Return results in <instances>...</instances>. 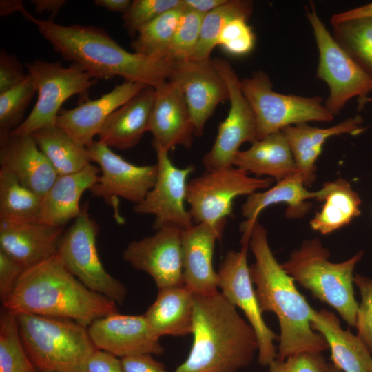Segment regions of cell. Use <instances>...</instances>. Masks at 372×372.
I'll list each match as a JSON object with an SVG mask.
<instances>
[{"label":"cell","instance_id":"obj_1","mask_svg":"<svg viewBox=\"0 0 372 372\" xmlns=\"http://www.w3.org/2000/svg\"><path fill=\"white\" fill-rule=\"evenodd\" d=\"M240 230L248 234L255 258L249 271L260 310L274 313L279 322L276 359L284 360L301 353H322L329 349L323 337L311 327L314 309L273 256L265 227L258 219L246 220L241 223Z\"/></svg>","mask_w":372,"mask_h":372},{"label":"cell","instance_id":"obj_2","mask_svg":"<svg viewBox=\"0 0 372 372\" xmlns=\"http://www.w3.org/2000/svg\"><path fill=\"white\" fill-rule=\"evenodd\" d=\"M22 15L37 25L64 59L81 65L96 80L121 76L126 81L156 88L171 77L174 61L130 52L101 28L62 25L52 19H37L26 10Z\"/></svg>","mask_w":372,"mask_h":372},{"label":"cell","instance_id":"obj_3","mask_svg":"<svg viewBox=\"0 0 372 372\" xmlns=\"http://www.w3.org/2000/svg\"><path fill=\"white\" fill-rule=\"evenodd\" d=\"M2 304L15 314L69 319L86 327L99 318L118 312L114 301L84 285L56 254L25 269Z\"/></svg>","mask_w":372,"mask_h":372},{"label":"cell","instance_id":"obj_4","mask_svg":"<svg viewBox=\"0 0 372 372\" xmlns=\"http://www.w3.org/2000/svg\"><path fill=\"white\" fill-rule=\"evenodd\" d=\"M193 344L174 372H236L258 350L256 335L218 291L194 294Z\"/></svg>","mask_w":372,"mask_h":372},{"label":"cell","instance_id":"obj_5","mask_svg":"<svg viewBox=\"0 0 372 372\" xmlns=\"http://www.w3.org/2000/svg\"><path fill=\"white\" fill-rule=\"evenodd\" d=\"M364 255L357 252L347 260L332 262L329 250L320 240H304L281 267L294 281L323 303L333 308L351 327H355L358 304L354 296L353 271Z\"/></svg>","mask_w":372,"mask_h":372},{"label":"cell","instance_id":"obj_6","mask_svg":"<svg viewBox=\"0 0 372 372\" xmlns=\"http://www.w3.org/2000/svg\"><path fill=\"white\" fill-rule=\"evenodd\" d=\"M16 316L25 351L40 372H85L87 360L97 349L87 327L65 318Z\"/></svg>","mask_w":372,"mask_h":372},{"label":"cell","instance_id":"obj_7","mask_svg":"<svg viewBox=\"0 0 372 372\" xmlns=\"http://www.w3.org/2000/svg\"><path fill=\"white\" fill-rule=\"evenodd\" d=\"M240 87L254 112L258 140L290 125L333 120L322 98L278 93L273 90L268 74L262 70L240 80Z\"/></svg>","mask_w":372,"mask_h":372},{"label":"cell","instance_id":"obj_8","mask_svg":"<svg viewBox=\"0 0 372 372\" xmlns=\"http://www.w3.org/2000/svg\"><path fill=\"white\" fill-rule=\"evenodd\" d=\"M305 14L319 54L316 76L324 81L329 90L324 105L335 116L351 99L357 96L358 108H362L364 100L372 92V80L329 33L313 3L305 8Z\"/></svg>","mask_w":372,"mask_h":372},{"label":"cell","instance_id":"obj_9","mask_svg":"<svg viewBox=\"0 0 372 372\" xmlns=\"http://www.w3.org/2000/svg\"><path fill=\"white\" fill-rule=\"evenodd\" d=\"M271 177H252L234 165L206 171L187 183L186 202L193 222L218 225L231 215L234 200L269 187Z\"/></svg>","mask_w":372,"mask_h":372},{"label":"cell","instance_id":"obj_10","mask_svg":"<svg viewBox=\"0 0 372 372\" xmlns=\"http://www.w3.org/2000/svg\"><path fill=\"white\" fill-rule=\"evenodd\" d=\"M37 92V100L30 114L12 134H32L56 125L62 104L75 94L85 93L97 80L80 65L69 67L61 62L36 60L26 64Z\"/></svg>","mask_w":372,"mask_h":372},{"label":"cell","instance_id":"obj_11","mask_svg":"<svg viewBox=\"0 0 372 372\" xmlns=\"http://www.w3.org/2000/svg\"><path fill=\"white\" fill-rule=\"evenodd\" d=\"M99 225L88 213V205L63 234L56 255L66 269L84 285L121 304L127 295L125 286L111 276L100 260L96 238Z\"/></svg>","mask_w":372,"mask_h":372},{"label":"cell","instance_id":"obj_12","mask_svg":"<svg viewBox=\"0 0 372 372\" xmlns=\"http://www.w3.org/2000/svg\"><path fill=\"white\" fill-rule=\"evenodd\" d=\"M90 161L100 167L99 177L89 189L101 198L114 210L117 223H124L119 211V198L137 205L153 187L157 176V165H136L114 153L111 148L94 141L87 147Z\"/></svg>","mask_w":372,"mask_h":372},{"label":"cell","instance_id":"obj_13","mask_svg":"<svg viewBox=\"0 0 372 372\" xmlns=\"http://www.w3.org/2000/svg\"><path fill=\"white\" fill-rule=\"evenodd\" d=\"M211 61L226 83L230 106L211 148L203 156L202 163L206 171L232 166L240 146L258 140L256 116L241 90L240 79L227 60L216 58Z\"/></svg>","mask_w":372,"mask_h":372},{"label":"cell","instance_id":"obj_14","mask_svg":"<svg viewBox=\"0 0 372 372\" xmlns=\"http://www.w3.org/2000/svg\"><path fill=\"white\" fill-rule=\"evenodd\" d=\"M240 251H228L218 273V287L222 294L236 307L244 312L256 335L258 361L269 366L277 357L273 341L279 338L265 323L251 278L247 264L249 240L241 239Z\"/></svg>","mask_w":372,"mask_h":372},{"label":"cell","instance_id":"obj_15","mask_svg":"<svg viewBox=\"0 0 372 372\" xmlns=\"http://www.w3.org/2000/svg\"><path fill=\"white\" fill-rule=\"evenodd\" d=\"M156 154L158 168L155 183L142 202L134 205V211L155 217L154 229L174 225L186 229L193 225V220L185 206L188 176L195 168L189 165L183 168L176 167L169 152L152 144Z\"/></svg>","mask_w":372,"mask_h":372},{"label":"cell","instance_id":"obj_16","mask_svg":"<svg viewBox=\"0 0 372 372\" xmlns=\"http://www.w3.org/2000/svg\"><path fill=\"white\" fill-rule=\"evenodd\" d=\"M183 231L174 225L163 226L152 236L130 242L123 258L134 269L148 273L158 289L184 285Z\"/></svg>","mask_w":372,"mask_h":372},{"label":"cell","instance_id":"obj_17","mask_svg":"<svg viewBox=\"0 0 372 372\" xmlns=\"http://www.w3.org/2000/svg\"><path fill=\"white\" fill-rule=\"evenodd\" d=\"M169 80L182 89L194 127L201 136L206 122L216 107L229 100L226 83L212 63L191 60L174 62Z\"/></svg>","mask_w":372,"mask_h":372},{"label":"cell","instance_id":"obj_18","mask_svg":"<svg viewBox=\"0 0 372 372\" xmlns=\"http://www.w3.org/2000/svg\"><path fill=\"white\" fill-rule=\"evenodd\" d=\"M87 331L97 349L120 358L140 354L160 355L164 351L160 338L153 332L144 314L112 313L93 321Z\"/></svg>","mask_w":372,"mask_h":372},{"label":"cell","instance_id":"obj_19","mask_svg":"<svg viewBox=\"0 0 372 372\" xmlns=\"http://www.w3.org/2000/svg\"><path fill=\"white\" fill-rule=\"evenodd\" d=\"M156 90L149 132L152 144L169 152L176 146L190 147L194 127L184 93L175 82L168 80Z\"/></svg>","mask_w":372,"mask_h":372},{"label":"cell","instance_id":"obj_20","mask_svg":"<svg viewBox=\"0 0 372 372\" xmlns=\"http://www.w3.org/2000/svg\"><path fill=\"white\" fill-rule=\"evenodd\" d=\"M146 85L124 81L101 97L59 112L56 125L86 147L99 134L107 118Z\"/></svg>","mask_w":372,"mask_h":372},{"label":"cell","instance_id":"obj_21","mask_svg":"<svg viewBox=\"0 0 372 372\" xmlns=\"http://www.w3.org/2000/svg\"><path fill=\"white\" fill-rule=\"evenodd\" d=\"M225 225L196 223L183 231V281L194 294H209L218 291V273L213 266L214 251Z\"/></svg>","mask_w":372,"mask_h":372},{"label":"cell","instance_id":"obj_22","mask_svg":"<svg viewBox=\"0 0 372 372\" xmlns=\"http://www.w3.org/2000/svg\"><path fill=\"white\" fill-rule=\"evenodd\" d=\"M0 165L41 198L59 176L32 134H10L0 139Z\"/></svg>","mask_w":372,"mask_h":372},{"label":"cell","instance_id":"obj_23","mask_svg":"<svg viewBox=\"0 0 372 372\" xmlns=\"http://www.w3.org/2000/svg\"><path fill=\"white\" fill-rule=\"evenodd\" d=\"M63 234V227L40 222L0 221V250L27 269L56 255Z\"/></svg>","mask_w":372,"mask_h":372},{"label":"cell","instance_id":"obj_24","mask_svg":"<svg viewBox=\"0 0 372 372\" xmlns=\"http://www.w3.org/2000/svg\"><path fill=\"white\" fill-rule=\"evenodd\" d=\"M155 98V88H143L107 118L98 134V141L121 150L136 146L149 131Z\"/></svg>","mask_w":372,"mask_h":372},{"label":"cell","instance_id":"obj_25","mask_svg":"<svg viewBox=\"0 0 372 372\" xmlns=\"http://www.w3.org/2000/svg\"><path fill=\"white\" fill-rule=\"evenodd\" d=\"M362 123V117L356 115L327 128L312 127L303 123L286 127L282 130L306 186L316 180V162L325 141L329 137L342 134L358 135L366 129L361 127Z\"/></svg>","mask_w":372,"mask_h":372},{"label":"cell","instance_id":"obj_26","mask_svg":"<svg viewBox=\"0 0 372 372\" xmlns=\"http://www.w3.org/2000/svg\"><path fill=\"white\" fill-rule=\"evenodd\" d=\"M100 169L90 163L81 170L57 176L41 200L39 222L63 227L81 213L80 199L83 192L97 181Z\"/></svg>","mask_w":372,"mask_h":372},{"label":"cell","instance_id":"obj_27","mask_svg":"<svg viewBox=\"0 0 372 372\" xmlns=\"http://www.w3.org/2000/svg\"><path fill=\"white\" fill-rule=\"evenodd\" d=\"M311 325L328 344L333 364L342 372H372V354L365 343L342 328L339 318L326 309L313 311Z\"/></svg>","mask_w":372,"mask_h":372},{"label":"cell","instance_id":"obj_28","mask_svg":"<svg viewBox=\"0 0 372 372\" xmlns=\"http://www.w3.org/2000/svg\"><path fill=\"white\" fill-rule=\"evenodd\" d=\"M144 316L158 338L187 335L193 329L194 293L184 285L158 289Z\"/></svg>","mask_w":372,"mask_h":372},{"label":"cell","instance_id":"obj_29","mask_svg":"<svg viewBox=\"0 0 372 372\" xmlns=\"http://www.w3.org/2000/svg\"><path fill=\"white\" fill-rule=\"evenodd\" d=\"M233 165L256 175H267L280 181L298 171L283 132L257 140L234 156Z\"/></svg>","mask_w":372,"mask_h":372},{"label":"cell","instance_id":"obj_30","mask_svg":"<svg viewBox=\"0 0 372 372\" xmlns=\"http://www.w3.org/2000/svg\"><path fill=\"white\" fill-rule=\"evenodd\" d=\"M301 174L296 172L278 181L265 192H256L248 196L242 205V214L247 220H257L260 212L267 207L285 203L288 208L285 216L288 218H300L311 209L312 204L308 200L317 199L318 191H308Z\"/></svg>","mask_w":372,"mask_h":372},{"label":"cell","instance_id":"obj_31","mask_svg":"<svg viewBox=\"0 0 372 372\" xmlns=\"http://www.w3.org/2000/svg\"><path fill=\"white\" fill-rule=\"evenodd\" d=\"M318 193L316 200L324 203L310 220L314 231L324 235L331 234L349 225L361 214L360 196L345 179L327 182Z\"/></svg>","mask_w":372,"mask_h":372},{"label":"cell","instance_id":"obj_32","mask_svg":"<svg viewBox=\"0 0 372 372\" xmlns=\"http://www.w3.org/2000/svg\"><path fill=\"white\" fill-rule=\"evenodd\" d=\"M32 136L59 176L77 172L91 162L87 147L56 125L39 129Z\"/></svg>","mask_w":372,"mask_h":372},{"label":"cell","instance_id":"obj_33","mask_svg":"<svg viewBox=\"0 0 372 372\" xmlns=\"http://www.w3.org/2000/svg\"><path fill=\"white\" fill-rule=\"evenodd\" d=\"M41 200L10 172L0 169V221L39 222Z\"/></svg>","mask_w":372,"mask_h":372},{"label":"cell","instance_id":"obj_34","mask_svg":"<svg viewBox=\"0 0 372 372\" xmlns=\"http://www.w3.org/2000/svg\"><path fill=\"white\" fill-rule=\"evenodd\" d=\"M253 12V2L247 0H227L223 5L205 14L196 50L191 61L207 62L218 45L219 35L225 25L236 18L249 19Z\"/></svg>","mask_w":372,"mask_h":372},{"label":"cell","instance_id":"obj_35","mask_svg":"<svg viewBox=\"0 0 372 372\" xmlns=\"http://www.w3.org/2000/svg\"><path fill=\"white\" fill-rule=\"evenodd\" d=\"M185 9L183 4L167 11L141 28L131 43L134 52L154 59H167V50Z\"/></svg>","mask_w":372,"mask_h":372},{"label":"cell","instance_id":"obj_36","mask_svg":"<svg viewBox=\"0 0 372 372\" xmlns=\"http://www.w3.org/2000/svg\"><path fill=\"white\" fill-rule=\"evenodd\" d=\"M333 26V37L372 80V18L358 19Z\"/></svg>","mask_w":372,"mask_h":372},{"label":"cell","instance_id":"obj_37","mask_svg":"<svg viewBox=\"0 0 372 372\" xmlns=\"http://www.w3.org/2000/svg\"><path fill=\"white\" fill-rule=\"evenodd\" d=\"M0 372H40L25 351L16 314L3 307L0 314Z\"/></svg>","mask_w":372,"mask_h":372},{"label":"cell","instance_id":"obj_38","mask_svg":"<svg viewBox=\"0 0 372 372\" xmlns=\"http://www.w3.org/2000/svg\"><path fill=\"white\" fill-rule=\"evenodd\" d=\"M37 92L31 76L0 94V139L8 136L23 121L24 113Z\"/></svg>","mask_w":372,"mask_h":372},{"label":"cell","instance_id":"obj_39","mask_svg":"<svg viewBox=\"0 0 372 372\" xmlns=\"http://www.w3.org/2000/svg\"><path fill=\"white\" fill-rule=\"evenodd\" d=\"M205 14L185 8L167 50V59L174 62L191 59L199 40Z\"/></svg>","mask_w":372,"mask_h":372},{"label":"cell","instance_id":"obj_40","mask_svg":"<svg viewBox=\"0 0 372 372\" xmlns=\"http://www.w3.org/2000/svg\"><path fill=\"white\" fill-rule=\"evenodd\" d=\"M183 6V0H134L123 14V26L136 37L141 28L164 12Z\"/></svg>","mask_w":372,"mask_h":372},{"label":"cell","instance_id":"obj_41","mask_svg":"<svg viewBox=\"0 0 372 372\" xmlns=\"http://www.w3.org/2000/svg\"><path fill=\"white\" fill-rule=\"evenodd\" d=\"M246 18H236L228 22L222 30L218 39L225 52L234 56L249 53L255 45L256 37Z\"/></svg>","mask_w":372,"mask_h":372},{"label":"cell","instance_id":"obj_42","mask_svg":"<svg viewBox=\"0 0 372 372\" xmlns=\"http://www.w3.org/2000/svg\"><path fill=\"white\" fill-rule=\"evenodd\" d=\"M354 284L359 289L361 302L358 304L355 327L358 337L372 354V279L355 274Z\"/></svg>","mask_w":372,"mask_h":372},{"label":"cell","instance_id":"obj_43","mask_svg":"<svg viewBox=\"0 0 372 372\" xmlns=\"http://www.w3.org/2000/svg\"><path fill=\"white\" fill-rule=\"evenodd\" d=\"M269 366L268 372H327V364L321 353L305 352L284 360L276 358Z\"/></svg>","mask_w":372,"mask_h":372},{"label":"cell","instance_id":"obj_44","mask_svg":"<svg viewBox=\"0 0 372 372\" xmlns=\"http://www.w3.org/2000/svg\"><path fill=\"white\" fill-rule=\"evenodd\" d=\"M22 64L13 54L0 52V94L21 83L26 77Z\"/></svg>","mask_w":372,"mask_h":372},{"label":"cell","instance_id":"obj_45","mask_svg":"<svg viewBox=\"0 0 372 372\" xmlns=\"http://www.w3.org/2000/svg\"><path fill=\"white\" fill-rule=\"evenodd\" d=\"M24 267L0 250V298L4 300L14 289Z\"/></svg>","mask_w":372,"mask_h":372},{"label":"cell","instance_id":"obj_46","mask_svg":"<svg viewBox=\"0 0 372 372\" xmlns=\"http://www.w3.org/2000/svg\"><path fill=\"white\" fill-rule=\"evenodd\" d=\"M85 372H123L121 359L107 351L96 349L89 358Z\"/></svg>","mask_w":372,"mask_h":372},{"label":"cell","instance_id":"obj_47","mask_svg":"<svg viewBox=\"0 0 372 372\" xmlns=\"http://www.w3.org/2000/svg\"><path fill=\"white\" fill-rule=\"evenodd\" d=\"M121 359L123 372H168L151 354H140Z\"/></svg>","mask_w":372,"mask_h":372},{"label":"cell","instance_id":"obj_48","mask_svg":"<svg viewBox=\"0 0 372 372\" xmlns=\"http://www.w3.org/2000/svg\"><path fill=\"white\" fill-rule=\"evenodd\" d=\"M372 18V3L333 14L330 19L331 25L347 21Z\"/></svg>","mask_w":372,"mask_h":372},{"label":"cell","instance_id":"obj_49","mask_svg":"<svg viewBox=\"0 0 372 372\" xmlns=\"http://www.w3.org/2000/svg\"><path fill=\"white\" fill-rule=\"evenodd\" d=\"M185 8L207 14L225 3L227 0H183Z\"/></svg>","mask_w":372,"mask_h":372},{"label":"cell","instance_id":"obj_50","mask_svg":"<svg viewBox=\"0 0 372 372\" xmlns=\"http://www.w3.org/2000/svg\"><path fill=\"white\" fill-rule=\"evenodd\" d=\"M34 10L39 14L44 12H51L56 15L60 9L65 4V0H32Z\"/></svg>","mask_w":372,"mask_h":372},{"label":"cell","instance_id":"obj_51","mask_svg":"<svg viewBox=\"0 0 372 372\" xmlns=\"http://www.w3.org/2000/svg\"><path fill=\"white\" fill-rule=\"evenodd\" d=\"M132 1L130 0H95L94 3L100 7L112 12L124 14L130 8Z\"/></svg>","mask_w":372,"mask_h":372},{"label":"cell","instance_id":"obj_52","mask_svg":"<svg viewBox=\"0 0 372 372\" xmlns=\"http://www.w3.org/2000/svg\"><path fill=\"white\" fill-rule=\"evenodd\" d=\"M25 10L22 1L1 0L0 1V14L7 16L16 12L22 13Z\"/></svg>","mask_w":372,"mask_h":372},{"label":"cell","instance_id":"obj_53","mask_svg":"<svg viewBox=\"0 0 372 372\" xmlns=\"http://www.w3.org/2000/svg\"><path fill=\"white\" fill-rule=\"evenodd\" d=\"M327 372H342L333 364H327Z\"/></svg>","mask_w":372,"mask_h":372},{"label":"cell","instance_id":"obj_54","mask_svg":"<svg viewBox=\"0 0 372 372\" xmlns=\"http://www.w3.org/2000/svg\"><path fill=\"white\" fill-rule=\"evenodd\" d=\"M369 101H372V99L369 98V97L366 98V99L364 100V104H365L366 103L369 102Z\"/></svg>","mask_w":372,"mask_h":372},{"label":"cell","instance_id":"obj_55","mask_svg":"<svg viewBox=\"0 0 372 372\" xmlns=\"http://www.w3.org/2000/svg\"><path fill=\"white\" fill-rule=\"evenodd\" d=\"M43 372H60V371H43Z\"/></svg>","mask_w":372,"mask_h":372}]
</instances>
